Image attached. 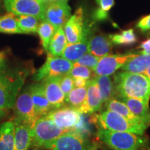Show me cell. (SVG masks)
<instances>
[{
	"label": "cell",
	"mask_w": 150,
	"mask_h": 150,
	"mask_svg": "<svg viewBox=\"0 0 150 150\" xmlns=\"http://www.w3.org/2000/svg\"><path fill=\"white\" fill-rule=\"evenodd\" d=\"M113 83L116 95L122 97L139 99L149 102L150 99V79L145 74L120 72L114 75Z\"/></svg>",
	"instance_id": "cell-1"
},
{
	"label": "cell",
	"mask_w": 150,
	"mask_h": 150,
	"mask_svg": "<svg viewBox=\"0 0 150 150\" xmlns=\"http://www.w3.org/2000/svg\"><path fill=\"white\" fill-rule=\"evenodd\" d=\"M97 136L112 150H142L147 144L143 135L99 129Z\"/></svg>",
	"instance_id": "cell-2"
},
{
	"label": "cell",
	"mask_w": 150,
	"mask_h": 150,
	"mask_svg": "<svg viewBox=\"0 0 150 150\" xmlns=\"http://www.w3.org/2000/svg\"><path fill=\"white\" fill-rule=\"evenodd\" d=\"M24 83L22 73L6 71L5 67L0 70V108L8 110L13 108Z\"/></svg>",
	"instance_id": "cell-3"
},
{
	"label": "cell",
	"mask_w": 150,
	"mask_h": 150,
	"mask_svg": "<svg viewBox=\"0 0 150 150\" xmlns=\"http://www.w3.org/2000/svg\"><path fill=\"white\" fill-rule=\"evenodd\" d=\"M64 129L60 128L46 115L39 117L31 128L32 145L35 148H43L47 144L65 133Z\"/></svg>",
	"instance_id": "cell-4"
},
{
	"label": "cell",
	"mask_w": 150,
	"mask_h": 150,
	"mask_svg": "<svg viewBox=\"0 0 150 150\" xmlns=\"http://www.w3.org/2000/svg\"><path fill=\"white\" fill-rule=\"evenodd\" d=\"M102 129L115 131L135 133L143 135L148 126L132 123L117 112L107 110L103 111L97 117Z\"/></svg>",
	"instance_id": "cell-5"
},
{
	"label": "cell",
	"mask_w": 150,
	"mask_h": 150,
	"mask_svg": "<svg viewBox=\"0 0 150 150\" xmlns=\"http://www.w3.org/2000/svg\"><path fill=\"white\" fill-rule=\"evenodd\" d=\"M49 150H93L95 146L91 145L87 138L76 131H67L54 141L45 146Z\"/></svg>",
	"instance_id": "cell-6"
},
{
	"label": "cell",
	"mask_w": 150,
	"mask_h": 150,
	"mask_svg": "<svg viewBox=\"0 0 150 150\" xmlns=\"http://www.w3.org/2000/svg\"><path fill=\"white\" fill-rule=\"evenodd\" d=\"M74 63L63 57L54 56L49 54L44 65L37 70L33 76L35 81H40L50 77L61 76L69 74Z\"/></svg>",
	"instance_id": "cell-7"
},
{
	"label": "cell",
	"mask_w": 150,
	"mask_h": 150,
	"mask_svg": "<svg viewBox=\"0 0 150 150\" xmlns=\"http://www.w3.org/2000/svg\"><path fill=\"white\" fill-rule=\"evenodd\" d=\"M4 7L16 16H33L44 20L47 4L40 0H5Z\"/></svg>",
	"instance_id": "cell-8"
},
{
	"label": "cell",
	"mask_w": 150,
	"mask_h": 150,
	"mask_svg": "<svg viewBox=\"0 0 150 150\" xmlns=\"http://www.w3.org/2000/svg\"><path fill=\"white\" fill-rule=\"evenodd\" d=\"M63 30L67 42L75 43L88 39V29L84 21L83 10L79 8L65 24Z\"/></svg>",
	"instance_id": "cell-9"
},
{
	"label": "cell",
	"mask_w": 150,
	"mask_h": 150,
	"mask_svg": "<svg viewBox=\"0 0 150 150\" xmlns=\"http://www.w3.org/2000/svg\"><path fill=\"white\" fill-rule=\"evenodd\" d=\"M13 108L16 114L15 119L27 124L31 127H33V125L39 118L35 113L34 105L29 88L24 90L17 97Z\"/></svg>",
	"instance_id": "cell-10"
},
{
	"label": "cell",
	"mask_w": 150,
	"mask_h": 150,
	"mask_svg": "<svg viewBox=\"0 0 150 150\" xmlns=\"http://www.w3.org/2000/svg\"><path fill=\"white\" fill-rule=\"evenodd\" d=\"M136 55L138 54L134 53L108 54L100 58L97 66L93 70V72L96 76H110L118 69L122 68Z\"/></svg>",
	"instance_id": "cell-11"
},
{
	"label": "cell",
	"mask_w": 150,
	"mask_h": 150,
	"mask_svg": "<svg viewBox=\"0 0 150 150\" xmlns=\"http://www.w3.org/2000/svg\"><path fill=\"white\" fill-rule=\"evenodd\" d=\"M71 17V8L67 0H57L47 4L44 20L52 24L56 29L63 28Z\"/></svg>",
	"instance_id": "cell-12"
},
{
	"label": "cell",
	"mask_w": 150,
	"mask_h": 150,
	"mask_svg": "<svg viewBox=\"0 0 150 150\" xmlns=\"http://www.w3.org/2000/svg\"><path fill=\"white\" fill-rule=\"evenodd\" d=\"M47 117L56 125L65 131H70L77 127L81 121V113L70 107H61L50 111Z\"/></svg>",
	"instance_id": "cell-13"
},
{
	"label": "cell",
	"mask_w": 150,
	"mask_h": 150,
	"mask_svg": "<svg viewBox=\"0 0 150 150\" xmlns=\"http://www.w3.org/2000/svg\"><path fill=\"white\" fill-rule=\"evenodd\" d=\"M86 88L87 95L86 101L78 111L81 114H90L99 111L102 109L104 101L95 76L87 81Z\"/></svg>",
	"instance_id": "cell-14"
},
{
	"label": "cell",
	"mask_w": 150,
	"mask_h": 150,
	"mask_svg": "<svg viewBox=\"0 0 150 150\" xmlns=\"http://www.w3.org/2000/svg\"><path fill=\"white\" fill-rule=\"evenodd\" d=\"M29 88L38 117H40L47 115L51 110H54L46 97L42 81L40 83L33 84L29 87Z\"/></svg>",
	"instance_id": "cell-15"
},
{
	"label": "cell",
	"mask_w": 150,
	"mask_h": 150,
	"mask_svg": "<svg viewBox=\"0 0 150 150\" xmlns=\"http://www.w3.org/2000/svg\"><path fill=\"white\" fill-rule=\"evenodd\" d=\"M45 93L54 109L64 107L65 95L59 85V76L50 77L42 81Z\"/></svg>",
	"instance_id": "cell-16"
},
{
	"label": "cell",
	"mask_w": 150,
	"mask_h": 150,
	"mask_svg": "<svg viewBox=\"0 0 150 150\" xmlns=\"http://www.w3.org/2000/svg\"><path fill=\"white\" fill-rule=\"evenodd\" d=\"M14 150H29L32 145V132L30 125L15 119Z\"/></svg>",
	"instance_id": "cell-17"
},
{
	"label": "cell",
	"mask_w": 150,
	"mask_h": 150,
	"mask_svg": "<svg viewBox=\"0 0 150 150\" xmlns=\"http://www.w3.org/2000/svg\"><path fill=\"white\" fill-rule=\"evenodd\" d=\"M112 42L109 35L102 34L93 35L88 39V52L102 58L109 54L112 47Z\"/></svg>",
	"instance_id": "cell-18"
},
{
	"label": "cell",
	"mask_w": 150,
	"mask_h": 150,
	"mask_svg": "<svg viewBox=\"0 0 150 150\" xmlns=\"http://www.w3.org/2000/svg\"><path fill=\"white\" fill-rule=\"evenodd\" d=\"M120 100L128 106L131 111L136 115L144 124L150 125V109L149 102L139 99L122 97Z\"/></svg>",
	"instance_id": "cell-19"
},
{
	"label": "cell",
	"mask_w": 150,
	"mask_h": 150,
	"mask_svg": "<svg viewBox=\"0 0 150 150\" xmlns=\"http://www.w3.org/2000/svg\"><path fill=\"white\" fill-rule=\"evenodd\" d=\"M15 122L9 120L0 125V150H14Z\"/></svg>",
	"instance_id": "cell-20"
},
{
	"label": "cell",
	"mask_w": 150,
	"mask_h": 150,
	"mask_svg": "<svg viewBox=\"0 0 150 150\" xmlns=\"http://www.w3.org/2000/svg\"><path fill=\"white\" fill-rule=\"evenodd\" d=\"M105 106L107 110L117 112L132 123L138 124V125H145L136 115H135L131 111L128 106L121 100L115 98L110 99L105 103Z\"/></svg>",
	"instance_id": "cell-21"
},
{
	"label": "cell",
	"mask_w": 150,
	"mask_h": 150,
	"mask_svg": "<svg viewBox=\"0 0 150 150\" xmlns=\"http://www.w3.org/2000/svg\"><path fill=\"white\" fill-rule=\"evenodd\" d=\"M87 52H88V39L79 42L67 43L61 56L72 63H75Z\"/></svg>",
	"instance_id": "cell-22"
},
{
	"label": "cell",
	"mask_w": 150,
	"mask_h": 150,
	"mask_svg": "<svg viewBox=\"0 0 150 150\" xmlns=\"http://www.w3.org/2000/svg\"><path fill=\"white\" fill-rule=\"evenodd\" d=\"M150 68V54H140L136 55L122 67L123 71L145 74Z\"/></svg>",
	"instance_id": "cell-23"
},
{
	"label": "cell",
	"mask_w": 150,
	"mask_h": 150,
	"mask_svg": "<svg viewBox=\"0 0 150 150\" xmlns=\"http://www.w3.org/2000/svg\"><path fill=\"white\" fill-rule=\"evenodd\" d=\"M63 28L56 29L48 47L49 54L54 56H61L67 44Z\"/></svg>",
	"instance_id": "cell-24"
},
{
	"label": "cell",
	"mask_w": 150,
	"mask_h": 150,
	"mask_svg": "<svg viewBox=\"0 0 150 150\" xmlns=\"http://www.w3.org/2000/svg\"><path fill=\"white\" fill-rule=\"evenodd\" d=\"M86 95H87L86 86L74 87L68 95L65 96V104L68 107L78 110L86 101Z\"/></svg>",
	"instance_id": "cell-25"
},
{
	"label": "cell",
	"mask_w": 150,
	"mask_h": 150,
	"mask_svg": "<svg viewBox=\"0 0 150 150\" xmlns=\"http://www.w3.org/2000/svg\"><path fill=\"white\" fill-rule=\"evenodd\" d=\"M95 79L102 93L104 104L109 99L117 97L113 80H112L109 76H95Z\"/></svg>",
	"instance_id": "cell-26"
},
{
	"label": "cell",
	"mask_w": 150,
	"mask_h": 150,
	"mask_svg": "<svg viewBox=\"0 0 150 150\" xmlns=\"http://www.w3.org/2000/svg\"><path fill=\"white\" fill-rule=\"evenodd\" d=\"M18 27L22 33H37L40 20L33 16H19L17 18Z\"/></svg>",
	"instance_id": "cell-27"
},
{
	"label": "cell",
	"mask_w": 150,
	"mask_h": 150,
	"mask_svg": "<svg viewBox=\"0 0 150 150\" xmlns=\"http://www.w3.org/2000/svg\"><path fill=\"white\" fill-rule=\"evenodd\" d=\"M0 32L8 34L22 33L18 27L16 15L8 13L0 18Z\"/></svg>",
	"instance_id": "cell-28"
},
{
	"label": "cell",
	"mask_w": 150,
	"mask_h": 150,
	"mask_svg": "<svg viewBox=\"0 0 150 150\" xmlns=\"http://www.w3.org/2000/svg\"><path fill=\"white\" fill-rule=\"evenodd\" d=\"M56 29L50 22L42 20L40 22L38 28L37 33L40 36L42 47L45 51H48L49 45L52 37L55 33Z\"/></svg>",
	"instance_id": "cell-29"
},
{
	"label": "cell",
	"mask_w": 150,
	"mask_h": 150,
	"mask_svg": "<svg viewBox=\"0 0 150 150\" xmlns=\"http://www.w3.org/2000/svg\"><path fill=\"white\" fill-rule=\"evenodd\" d=\"M109 38L112 44L117 45H129L137 41V37L132 29L122 31L120 33L109 35Z\"/></svg>",
	"instance_id": "cell-30"
},
{
	"label": "cell",
	"mask_w": 150,
	"mask_h": 150,
	"mask_svg": "<svg viewBox=\"0 0 150 150\" xmlns=\"http://www.w3.org/2000/svg\"><path fill=\"white\" fill-rule=\"evenodd\" d=\"M93 72V70L89 67L74 63V66L68 74L73 78H82L88 80L92 78Z\"/></svg>",
	"instance_id": "cell-31"
},
{
	"label": "cell",
	"mask_w": 150,
	"mask_h": 150,
	"mask_svg": "<svg viewBox=\"0 0 150 150\" xmlns=\"http://www.w3.org/2000/svg\"><path fill=\"white\" fill-rule=\"evenodd\" d=\"M99 59H100V58L98 57V56H96L89 53V52H87L74 63L89 67V68L93 70L95 68V67L97 66Z\"/></svg>",
	"instance_id": "cell-32"
},
{
	"label": "cell",
	"mask_w": 150,
	"mask_h": 150,
	"mask_svg": "<svg viewBox=\"0 0 150 150\" xmlns=\"http://www.w3.org/2000/svg\"><path fill=\"white\" fill-rule=\"evenodd\" d=\"M59 85L62 91L66 96L75 87L74 79L68 74L59 76Z\"/></svg>",
	"instance_id": "cell-33"
},
{
	"label": "cell",
	"mask_w": 150,
	"mask_h": 150,
	"mask_svg": "<svg viewBox=\"0 0 150 150\" xmlns=\"http://www.w3.org/2000/svg\"><path fill=\"white\" fill-rule=\"evenodd\" d=\"M136 27L142 31H147L150 30V15L140 19Z\"/></svg>",
	"instance_id": "cell-34"
},
{
	"label": "cell",
	"mask_w": 150,
	"mask_h": 150,
	"mask_svg": "<svg viewBox=\"0 0 150 150\" xmlns=\"http://www.w3.org/2000/svg\"><path fill=\"white\" fill-rule=\"evenodd\" d=\"M99 8L105 11H108L113 6L115 1L114 0H96Z\"/></svg>",
	"instance_id": "cell-35"
},
{
	"label": "cell",
	"mask_w": 150,
	"mask_h": 150,
	"mask_svg": "<svg viewBox=\"0 0 150 150\" xmlns=\"http://www.w3.org/2000/svg\"><path fill=\"white\" fill-rule=\"evenodd\" d=\"M108 17V12L105 11L100 8H97L94 11L93 13V18L97 20H104L107 18Z\"/></svg>",
	"instance_id": "cell-36"
},
{
	"label": "cell",
	"mask_w": 150,
	"mask_h": 150,
	"mask_svg": "<svg viewBox=\"0 0 150 150\" xmlns=\"http://www.w3.org/2000/svg\"><path fill=\"white\" fill-rule=\"evenodd\" d=\"M140 48L142 50L140 54H150V38L142 42L140 45Z\"/></svg>",
	"instance_id": "cell-37"
},
{
	"label": "cell",
	"mask_w": 150,
	"mask_h": 150,
	"mask_svg": "<svg viewBox=\"0 0 150 150\" xmlns=\"http://www.w3.org/2000/svg\"><path fill=\"white\" fill-rule=\"evenodd\" d=\"M74 79V83L75 87H84L86 86L87 81L82 78H73Z\"/></svg>",
	"instance_id": "cell-38"
},
{
	"label": "cell",
	"mask_w": 150,
	"mask_h": 150,
	"mask_svg": "<svg viewBox=\"0 0 150 150\" xmlns=\"http://www.w3.org/2000/svg\"><path fill=\"white\" fill-rule=\"evenodd\" d=\"M5 67V54L4 52H0V70Z\"/></svg>",
	"instance_id": "cell-39"
},
{
	"label": "cell",
	"mask_w": 150,
	"mask_h": 150,
	"mask_svg": "<svg viewBox=\"0 0 150 150\" xmlns=\"http://www.w3.org/2000/svg\"><path fill=\"white\" fill-rule=\"evenodd\" d=\"M6 115H7V110L1 109V108H0V120H2L4 117H6Z\"/></svg>",
	"instance_id": "cell-40"
},
{
	"label": "cell",
	"mask_w": 150,
	"mask_h": 150,
	"mask_svg": "<svg viewBox=\"0 0 150 150\" xmlns=\"http://www.w3.org/2000/svg\"><path fill=\"white\" fill-rule=\"evenodd\" d=\"M41 2L45 4H48L53 2V1H57V0H40Z\"/></svg>",
	"instance_id": "cell-41"
},
{
	"label": "cell",
	"mask_w": 150,
	"mask_h": 150,
	"mask_svg": "<svg viewBox=\"0 0 150 150\" xmlns=\"http://www.w3.org/2000/svg\"><path fill=\"white\" fill-rule=\"evenodd\" d=\"M145 74H146V75H147V76H148V77H149V79H150V68H149V69H148V70H147V72H145Z\"/></svg>",
	"instance_id": "cell-42"
},
{
	"label": "cell",
	"mask_w": 150,
	"mask_h": 150,
	"mask_svg": "<svg viewBox=\"0 0 150 150\" xmlns=\"http://www.w3.org/2000/svg\"><path fill=\"white\" fill-rule=\"evenodd\" d=\"M5 0H0V6H1L2 4H4Z\"/></svg>",
	"instance_id": "cell-43"
},
{
	"label": "cell",
	"mask_w": 150,
	"mask_h": 150,
	"mask_svg": "<svg viewBox=\"0 0 150 150\" xmlns=\"http://www.w3.org/2000/svg\"><path fill=\"white\" fill-rule=\"evenodd\" d=\"M148 35H150V31H149V33H148Z\"/></svg>",
	"instance_id": "cell-44"
},
{
	"label": "cell",
	"mask_w": 150,
	"mask_h": 150,
	"mask_svg": "<svg viewBox=\"0 0 150 150\" xmlns=\"http://www.w3.org/2000/svg\"><path fill=\"white\" fill-rule=\"evenodd\" d=\"M93 150H96V149H93Z\"/></svg>",
	"instance_id": "cell-45"
},
{
	"label": "cell",
	"mask_w": 150,
	"mask_h": 150,
	"mask_svg": "<svg viewBox=\"0 0 150 150\" xmlns=\"http://www.w3.org/2000/svg\"><path fill=\"white\" fill-rule=\"evenodd\" d=\"M0 18H1V17H0Z\"/></svg>",
	"instance_id": "cell-46"
}]
</instances>
